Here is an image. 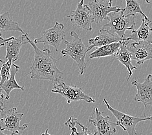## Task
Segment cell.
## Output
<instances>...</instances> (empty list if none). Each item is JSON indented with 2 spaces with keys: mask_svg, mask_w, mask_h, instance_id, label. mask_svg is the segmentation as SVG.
<instances>
[{
  "mask_svg": "<svg viewBox=\"0 0 152 135\" xmlns=\"http://www.w3.org/2000/svg\"><path fill=\"white\" fill-rule=\"evenodd\" d=\"M9 38H3L1 36H0V47L5 46V44L7 41H9Z\"/></svg>",
  "mask_w": 152,
  "mask_h": 135,
  "instance_id": "24",
  "label": "cell"
},
{
  "mask_svg": "<svg viewBox=\"0 0 152 135\" xmlns=\"http://www.w3.org/2000/svg\"><path fill=\"white\" fill-rule=\"evenodd\" d=\"M120 41H122V40L119 38L117 35L112 33L110 31L102 28L99 31V34L96 37L89 39L88 41L89 44L88 46L87 52H88L94 47H102L111 43Z\"/></svg>",
  "mask_w": 152,
  "mask_h": 135,
  "instance_id": "14",
  "label": "cell"
},
{
  "mask_svg": "<svg viewBox=\"0 0 152 135\" xmlns=\"http://www.w3.org/2000/svg\"><path fill=\"white\" fill-rule=\"evenodd\" d=\"M152 21H150L148 18H142V24L136 30L132 31V33L124 41H133L134 42H144L150 41L152 35Z\"/></svg>",
  "mask_w": 152,
  "mask_h": 135,
  "instance_id": "15",
  "label": "cell"
},
{
  "mask_svg": "<svg viewBox=\"0 0 152 135\" xmlns=\"http://www.w3.org/2000/svg\"><path fill=\"white\" fill-rule=\"evenodd\" d=\"M10 31L21 32L23 35L27 34L21 28L18 23L11 19L9 13L5 12L0 14V32Z\"/></svg>",
  "mask_w": 152,
  "mask_h": 135,
  "instance_id": "19",
  "label": "cell"
},
{
  "mask_svg": "<svg viewBox=\"0 0 152 135\" xmlns=\"http://www.w3.org/2000/svg\"><path fill=\"white\" fill-rule=\"evenodd\" d=\"M65 125L69 127L71 130L74 131L76 135H96L95 133H92L88 127L78 122L77 119L73 117H70L65 123Z\"/></svg>",
  "mask_w": 152,
  "mask_h": 135,
  "instance_id": "21",
  "label": "cell"
},
{
  "mask_svg": "<svg viewBox=\"0 0 152 135\" xmlns=\"http://www.w3.org/2000/svg\"><path fill=\"white\" fill-rule=\"evenodd\" d=\"M23 35L18 38H15L14 36L9 38V41L5 44L6 55L5 61H9L12 64V63H14L19 59L21 46L28 44L26 38V35Z\"/></svg>",
  "mask_w": 152,
  "mask_h": 135,
  "instance_id": "13",
  "label": "cell"
},
{
  "mask_svg": "<svg viewBox=\"0 0 152 135\" xmlns=\"http://www.w3.org/2000/svg\"><path fill=\"white\" fill-rule=\"evenodd\" d=\"M84 0H80L77 4V9L67 17L69 18L75 27L82 28L87 31H91L94 19L88 4H84Z\"/></svg>",
  "mask_w": 152,
  "mask_h": 135,
  "instance_id": "7",
  "label": "cell"
},
{
  "mask_svg": "<svg viewBox=\"0 0 152 135\" xmlns=\"http://www.w3.org/2000/svg\"><path fill=\"white\" fill-rule=\"evenodd\" d=\"M26 38L34 51V60L31 66V78L37 80H48L53 83L61 81L63 73L56 66L57 61L55 55L49 49H40L26 35Z\"/></svg>",
  "mask_w": 152,
  "mask_h": 135,
  "instance_id": "1",
  "label": "cell"
},
{
  "mask_svg": "<svg viewBox=\"0 0 152 135\" xmlns=\"http://www.w3.org/2000/svg\"><path fill=\"white\" fill-rule=\"evenodd\" d=\"M23 116V113L17 111L16 107L3 111L0 116V131H7L12 133H20L28 127L27 124L20 125Z\"/></svg>",
  "mask_w": 152,
  "mask_h": 135,
  "instance_id": "6",
  "label": "cell"
},
{
  "mask_svg": "<svg viewBox=\"0 0 152 135\" xmlns=\"http://www.w3.org/2000/svg\"><path fill=\"white\" fill-rule=\"evenodd\" d=\"M123 42L124 41L111 43L110 44L98 47L96 49L89 55V58L90 59H98V58L114 55L118 52Z\"/></svg>",
  "mask_w": 152,
  "mask_h": 135,
  "instance_id": "18",
  "label": "cell"
},
{
  "mask_svg": "<svg viewBox=\"0 0 152 135\" xmlns=\"http://www.w3.org/2000/svg\"><path fill=\"white\" fill-rule=\"evenodd\" d=\"M12 63L9 61L3 62L1 71V79H0V85L8 80L10 74V69H11Z\"/></svg>",
  "mask_w": 152,
  "mask_h": 135,
  "instance_id": "22",
  "label": "cell"
},
{
  "mask_svg": "<svg viewBox=\"0 0 152 135\" xmlns=\"http://www.w3.org/2000/svg\"><path fill=\"white\" fill-rule=\"evenodd\" d=\"M129 42V41H124L122 46L118 50V52L113 55L116 59L119 60L121 64H122L127 68L129 73L127 81H129V79L131 78L132 75H133V70L137 69V67L133 66L132 63V55L128 48Z\"/></svg>",
  "mask_w": 152,
  "mask_h": 135,
  "instance_id": "16",
  "label": "cell"
},
{
  "mask_svg": "<svg viewBox=\"0 0 152 135\" xmlns=\"http://www.w3.org/2000/svg\"><path fill=\"white\" fill-rule=\"evenodd\" d=\"M122 10L108 14L107 20L109 22L103 25L102 29L110 31L112 33L117 35L122 41H124L126 38V31L134 30L135 17H126Z\"/></svg>",
  "mask_w": 152,
  "mask_h": 135,
  "instance_id": "3",
  "label": "cell"
},
{
  "mask_svg": "<svg viewBox=\"0 0 152 135\" xmlns=\"http://www.w3.org/2000/svg\"><path fill=\"white\" fill-rule=\"evenodd\" d=\"M126 6L122 9V13L126 17H135L137 14H140L144 18H148L140 8V3L137 0H125Z\"/></svg>",
  "mask_w": 152,
  "mask_h": 135,
  "instance_id": "20",
  "label": "cell"
},
{
  "mask_svg": "<svg viewBox=\"0 0 152 135\" xmlns=\"http://www.w3.org/2000/svg\"><path fill=\"white\" fill-rule=\"evenodd\" d=\"M70 135H76V134H75V131L71 130V133Z\"/></svg>",
  "mask_w": 152,
  "mask_h": 135,
  "instance_id": "29",
  "label": "cell"
},
{
  "mask_svg": "<svg viewBox=\"0 0 152 135\" xmlns=\"http://www.w3.org/2000/svg\"><path fill=\"white\" fill-rule=\"evenodd\" d=\"M145 1L148 3V4H151V0H145Z\"/></svg>",
  "mask_w": 152,
  "mask_h": 135,
  "instance_id": "28",
  "label": "cell"
},
{
  "mask_svg": "<svg viewBox=\"0 0 152 135\" xmlns=\"http://www.w3.org/2000/svg\"><path fill=\"white\" fill-rule=\"evenodd\" d=\"M70 35L73 38L72 41H67L64 40L66 44V49L61 51L62 57L69 56L73 59L78 64L80 74H84V70L87 67L86 62V56L88 49V46L84 45L82 40L75 31H71Z\"/></svg>",
  "mask_w": 152,
  "mask_h": 135,
  "instance_id": "2",
  "label": "cell"
},
{
  "mask_svg": "<svg viewBox=\"0 0 152 135\" xmlns=\"http://www.w3.org/2000/svg\"><path fill=\"white\" fill-rule=\"evenodd\" d=\"M102 114L103 112H101L99 108H95V117H89L88 122L96 127V135H114L117 132V125L110 121L109 116H104Z\"/></svg>",
  "mask_w": 152,
  "mask_h": 135,
  "instance_id": "10",
  "label": "cell"
},
{
  "mask_svg": "<svg viewBox=\"0 0 152 135\" xmlns=\"http://www.w3.org/2000/svg\"><path fill=\"white\" fill-rule=\"evenodd\" d=\"M128 45V48L132 53V59L136 60L139 65L152 59V41L133 42L129 46Z\"/></svg>",
  "mask_w": 152,
  "mask_h": 135,
  "instance_id": "11",
  "label": "cell"
},
{
  "mask_svg": "<svg viewBox=\"0 0 152 135\" xmlns=\"http://www.w3.org/2000/svg\"><path fill=\"white\" fill-rule=\"evenodd\" d=\"M112 0H94L88 4L94 19V22L100 24L107 20L108 14L111 13H118L122 10L118 7L112 6Z\"/></svg>",
  "mask_w": 152,
  "mask_h": 135,
  "instance_id": "9",
  "label": "cell"
},
{
  "mask_svg": "<svg viewBox=\"0 0 152 135\" xmlns=\"http://www.w3.org/2000/svg\"><path fill=\"white\" fill-rule=\"evenodd\" d=\"M4 97L5 96L2 92V90L0 89V113L3 111V106H4L3 99H4Z\"/></svg>",
  "mask_w": 152,
  "mask_h": 135,
  "instance_id": "23",
  "label": "cell"
},
{
  "mask_svg": "<svg viewBox=\"0 0 152 135\" xmlns=\"http://www.w3.org/2000/svg\"><path fill=\"white\" fill-rule=\"evenodd\" d=\"M104 103L115 117L117 118V122H116L117 126L121 127L124 131L128 133V135H137V132L136 131V125L140 122L147 121V120H152V115L149 117L139 118L136 116H132L125 113H123L118 111L110 106L106 99L103 100Z\"/></svg>",
  "mask_w": 152,
  "mask_h": 135,
  "instance_id": "5",
  "label": "cell"
},
{
  "mask_svg": "<svg viewBox=\"0 0 152 135\" xmlns=\"http://www.w3.org/2000/svg\"><path fill=\"white\" fill-rule=\"evenodd\" d=\"M151 21H152V20H151ZM151 27H152V26H151Z\"/></svg>",
  "mask_w": 152,
  "mask_h": 135,
  "instance_id": "30",
  "label": "cell"
},
{
  "mask_svg": "<svg viewBox=\"0 0 152 135\" xmlns=\"http://www.w3.org/2000/svg\"><path fill=\"white\" fill-rule=\"evenodd\" d=\"M3 64V61L0 59V79H1V71Z\"/></svg>",
  "mask_w": 152,
  "mask_h": 135,
  "instance_id": "25",
  "label": "cell"
},
{
  "mask_svg": "<svg viewBox=\"0 0 152 135\" xmlns=\"http://www.w3.org/2000/svg\"><path fill=\"white\" fill-rule=\"evenodd\" d=\"M0 135H7V134H4L1 132V131H0ZM11 135H21V134H20V133H12Z\"/></svg>",
  "mask_w": 152,
  "mask_h": 135,
  "instance_id": "26",
  "label": "cell"
},
{
  "mask_svg": "<svg viewBox=\"0 0 152 135\" xmlns=\"http://www.w3.org/2000/svg\"><path fill=\"white\" fill-rule=\"evenodd\" d=\"M66 32L63 24L56 22L55 25L49 30L43 31L39 38L34 39L35 44L42 43L45 45L53 46L58 52L61 42L64 41Z\"/></svg>",
  "mask_w": 152,
  "mask_h": 135,
  "instance_id": "8",
  "label": "cell"
},
{
  "mask_svg": "<svg viewBox=\"0 0 152 135\" xmlns=\"http://www.w3.org/2000/svg\"><path fill=\"white\" fill-rule=\"evenodd\" d=\"M20 69L19 66L15 64H12L11 69H10V74L9 78L7 81L3 83L0 85V89L5 92V99L9 100L10 94L14 89H20L22 91L25 90L24 86H21L16 81V75Z\"/></svg>",
  "mask_w": 152,
  "mask_h": 135,
  "instance_id": "17",
  "label": "cell"
},
{
  "mask_svg": "<svg viewBox=\"0 0 152 135\" xmlns=\"http://www.w3.org/2000/svg\"><path fill=\"white\" fill-rule=\"evenodd\" d=\"M51 92L60 94L66 99L67 104L78 101H85L88 103H95V100L85 94L81 88H78L75 85H67L63 81V80L54 83L53 89Z\"/></svg>",
  "mask_w": 152,
  "mask_h": 135,
  "instance_id": "4",
  "label": "cell"
},
{
  "mask_svg": "<svg viewBox=\"0 0 152 135\" xmlns=\"http://www.w3.org/2000/svg\"><path fill=\"white\" fill-rule=\"evenodd\" d=\"M41 135H51V134H50L49 133V129H47L45 130V133H42Z\"/></svg>",
  "mask_w": 152,
  "mask_h": 135,
  "instance_id": "27",
  "label": "cell"
},
{
  "mask_svg": "<svg viewBox=\"0 0 152 135\" xmlns=\"http://www.w3.org/2000/svg\"><path fill=\"white\" fill-rule=\"evenodd\" d=\"M132 85L137 88L135 100L137 102H141L144 107L152 105V74H149L143 83L134 81Z\"/></svg>",
  "mask_w": 152,
  "mask_h": 135,
  "instance_id": "12",
  "label": "cell"
}]
</instances>
